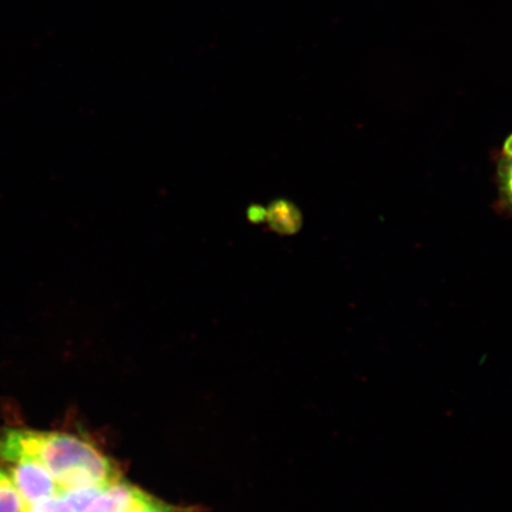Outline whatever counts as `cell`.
<instances>
[{"mask_svg":"<svg viewBox=\"0 0 512 512\" xmlns=\"http://www.w3.org/2000/svg\"><path fill=\"white\" fill-rule=\"evenodd\" d=\"M0 458L40 462L62 491L98 488L117 482L118 471L104 453L78 435L27 430L8 431L0 439Z\"/></svg>","mask_w":512,"mask_h":512,"instance_id":"obj_1","label":"cell"},{"mask_svg":"<svg viewBox=\"0 0 512 512\" xmlns=\"http://www.w3.org/2000/svg\"><path fill=\"white\" fill-rule=\"evenodd\" d=\"M14 464L10 477L19 495L28 505L62 494L59 483L37 460L22 458L16 460Z\"/></svg>","mask_w":512,"mask_h":512,"instance_id":"obj_2","label":"cell"},{"mask_svg":"<svg viewBox=\"0 0 512 512\" xmlns=\"http://www.w3.org/2000/svg\"><path fill=\"white\" fill-rule=\"evenodd\" d=\"M149 497L136 486L118 479L101 489L82 512H132L142 507Z\"/></svg>","mask_w":512,"mask_h":512,"instance_id":"obj_3","label":"cell"},{"mask_svg":"<svg viewBox=\"0 0 512 512\" xmlns=\"http://www.w3.org/2000/svg\"><path fill=\"white\" fill-rule=\"evenodd\" d=\"M98 488L62 491V494L29 504L25 512H82L99 494Z\"/></svg>","mask_w":512,"mask_h":512,"instance_id":"obj_4","label":"cell"},{"mask_svg":"<svg viewBox=\"0 0 512 512\" xmlns=\"http://www.w3.org/2000/svg\"><path fill=\"white\" fill-rule=\"evenodd\" d=\"M272 226L281 233L293 234L302 226L299 211L287 202L274 203L271 210Z\"/></svg>","mask_w":512,"mask_h":512,"instance_id":"obj_5","label":"cell"},{"mask_svg":"<svg viewBox=\"0 0 512 512\" xmlns=\"http://www.w3.org/2000/svg\"><path fill=\"white\" fill-rule=\"evenodd\" d=\"M498 200L505 213L512 215V157L498 160L497 165Z\"/></svg>","mask_w":512,"mask_h":512,"instance_id":"obj_6","label":"cell"},{"mask_svg":"<svg viewBox=\"0 0 512 512\" xmlns=\"http://www.w3.org/2000/svg\"><path fill=\"white\" fill-rule=\"evenodd\" d=\"M27 507L10 475L0 470V512H25Z\"/></svg>","mask_w":512,"mask_h":512,"instance_id":"obj_7","label":"cell"},{"mask_svg":"<svg viewBox=\"0 0 512 512\" xmlns=\"http://www.w3.org/2000/svg\"><path fill=\"white\" fill-rule=\"evenodd\" d=\"M132 512H174L169 507V505H165L164 503H160L155 501L152 497L147 498V501L139 507L137 510Z\"/></svg>","mask_w":512,"mask_h":512,"instance_id":"obj_8","label":"cell"},{"mask_svg":"<svg viewBox=\"0 0 512 512\" xmlns=\"http://www.w3.org/2000/svg\"><path fill=\"white\" fill-rule=\"evenodd\" d=\"M502 156L512 157V134L505 140Z\"/></svg>","mask_w":512,"mask_h":512,"instance_id":"obj_9","label":"cell"}]
</instances>
